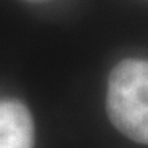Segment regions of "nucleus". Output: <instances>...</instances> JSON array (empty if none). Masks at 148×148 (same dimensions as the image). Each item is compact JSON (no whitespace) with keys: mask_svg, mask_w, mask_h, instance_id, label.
<instances>
[{"mask_svg":"<svg viewBox=\"0 0 148 148\" xmlns=\"http://www.w3.org/2000/svg\"><path fill=\"white\" fill-rule=\"evenodd\" d=\"M35 123L25 104L0 99V148H33Z\"/></svg>","mask_w":148,"mask_h":148,"instance_id":"nucleus-2","label":"nucleus"},{"mask_svg":"<svg viewBox=\"0 0 148 148\" xmlns=\"http://www.w3.org/2000/svg\"><path fill=\"white\" fill-rule=\"evenodd\" d=\"M107 115L127 138L148 145V59H123L107 81Z\"/></svg>","mask_w":148,"mask_h":148,"instance_id":"nucleus-1","label":"nucleus"},{"mask_svg":"<svg viewBox=\"0 0 148 148\" xmlns=\"http://www.w3.org/2000/svg\"><path fill=\"white\" fill-rule=\"evenodd\" d=\"M28 2H41V0H28Z\"/></svg>","mask_w":148,"mask_h":148,"instance_id":"nucleus-3","label":"nucleus"}]
</instances>
